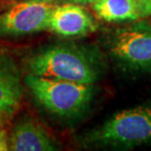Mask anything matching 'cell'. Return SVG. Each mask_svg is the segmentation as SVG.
I'll return each mask as SVG.
<instances>
[{"mask_svg": "<svg viewBox=\"0 0 151 151\" xmlns=\"http://www.w3.org/2000/svg\"><path fill=\"white\" fill-rule=\"evenodd\" d=\"M29 74L83 84H94L103 77L106 61L93 45L59 43L39 49L26 60Z\"/></svg>", "mask_w": 151, "mask_h": 151, "instance_id": "6da1fadb", "label": "cell"}, {"mask_svg": "<svg viewBox=\"0 0 151 151\" xmlns=\"http://www.w3.org/2000/svg\"><path fill=\"white\" fill-rule=\"evenodd\" d=\"M96 147L127 150L151 145V102L119 111L83 139Z\"/></svg>", "mask_w": 151, "mask_h": 151, "instance_id": "7a4b0ae2", "label": "cell"}, {"mask_svg": "<svg viewBox=\"0 0 151 151\" xmlns=\"http://www.w3.org/2000/svg\"><path fill=\"white\" fill-rule=\"evenodd\" d=\"M25 83L45 110L64 120L78 119L86 114L97 91L93 84L78 83L32 74L27 75Z\"/></svg>", "mask_w": 151, "mask_h": 151, "instance_id": "3957f363", "label": "cell"}, {"mask_svg": "<svg viewBox=\"0 0 151 151\" xmlns=\"http://www.w3.org/2000/svg\"><path fill=\"white\" fill-rule=\"evenodd\" d=\"M108 52L121 71L151 76V23L140 21L116 29L108 40Z\"/></svg>", "mask_w": 151, "mask_h": 151, "instance_id": "277c9868", "label": "cell"}, {"mask_svg": "<svg viewBox=\"0 0 151 151\" xmlns=\"http://www.w3.org/2000/svg\"><path fill=\"white\" fill-rule=\"evenodd\" d=\"M54 5L27 0L0 14V37H19L48 29Z\"/></svg>", "mask_w": 151, "mask_h": 151, "instance_id": "5b68a950", "label": "cell"}, {"mask_svg": "<svg viewBox=\"0 0 151 151\" xmlns=\"http://www.w3.org/2000/svg\"><path fill=\"white\" fill-rule=\"evenodd\" d=\"M97 29L95 18L83 6L72 2L54 6L48 26V31L64 37H83Z\"/></svg>", "mask_w": 151, "mask_h": 151, "instance_id": "8992f818", "label": "cell"}, {"mask_svg": "<svg viewBox=\"0 0 151 151\" xmlns=\"http://www.w3.org/2000/svg\"><path fill=\"white\" fill-rule=\"evenodd\" d=\"M23 94L21 74L14 60L0 55V126L12 119L20 107Z\"/></svg>", "mask_w": 151, "mask_h": 151, "instance_id": "52a82bcc", "label": "cell"}, {"mask_svg": "<svg viewBox=\"0 0 151 151\" xmlns=\"http://www.w3.org/2000/svg\"><path fill=\"white\" fill-rule=\"evenodd\" d=\"M10 150L52 151L57 145L40 124L32 119H23L13 127L9 137Z\"/></svg>", "mask_w": 151, "mask_h": 151, "instance_id": "ba28073f", "label": "cell"}, {"mask_svg": "<svg viewBox=\"0 0 151 151\" xmlns=\"http://www.w3.org/2000/svg\"><path fill=\"white\" fill-rule=\"evenodd\" d=\"M91 8L98 19L107 23L132 22L142 17L140 0H98Z\"/></svg>", "mask_w": 151, "mask_h": 151, "instance_id": "9c48e42d", "label": "cell"}, {"mask_svg": "<svg viewBox=\"0 0 151 151\" xmlns=\"http://www.w3.org/2000/svg\"><path fill=\"white\" fill-rule=\"evenodd\" d=\"M10 150L9 145V135L4 129L0 128V151Z\"/></svg>", "mask_w": 151, "mask_h": 151, "instance_id": "30bf717a", "label": "cell"}, {"mask_svg": "<svg viewBox=\"0 0 151 151\" xmlns=\"http://www.w3.org/2000/svg\"><path fill=\"white\" fill-rule=\"evenodd\" d=\"M142 17L151 16V0H140Z\"/></svg>", "mask_w": 151, "mask_h": 151, "instance_id": "8fae6325", "label": "cell"}, {"mask_svg": "<svg viewBox=\"0 0 151 151\" xmlns=\"http://www.w3.org/2000/svg\"><path fill=\"white\" fill-rule=\"evenodd\" d=\"M72 3H76V4H80V5H91L92 3H94L98 0H70Z\"/></svg>", "mask_w": 151, "mask_h": 151, "instance_id": "7c38bea8", "label": "cell"}, {"mask_svg": "<svg viewBox=\"0 0 151 151\" xmlns=\"http://www.w3.org/2000/svg\"><path fill=\"white\" fill-rule=\"evenodd\" d=\"M35 1H40V2H48V3H51L53 0H35Z\"/></svg>", "mask_w": 151, "mask_h": 151, "instance_id": "4fadbf2b", "label": "cell"}]
</instances>
